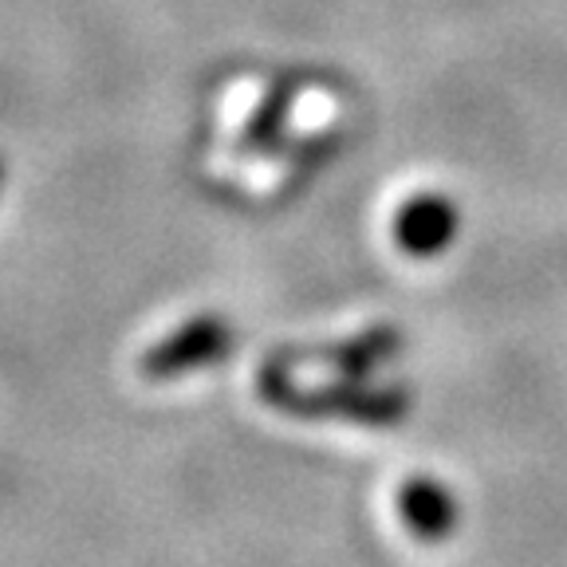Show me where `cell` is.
<instances>
[{
	"label": "cell",
	"instance_id": "obj_1",
	"mask_svg": "<svg viewBox=\"0 0 567 567\" xmlns=\"http://www.w3.org/2000/svg\"><path fill=\"white\" fill-rule=\"evenodd\" d=\"M260 399L268 406L284 410L296 417H331V422H354V425H399L406 417L410 402L394 386H363L359 379H343L323 390H300L292 386L288 371L268 363L260 371Z\"/></svg>",
	"mask_w": 567,
	"mask_h": 567
},
{
	"label": "cell",
	"instance_id": "obj_3",
	"mask_svg": "<svg viewBox=\"0 0 567 567\" xmlns=\"http://www.w3.org/2000/svg\"><path fill=\"white\" fill-rule=\"evenodd\" d=\"M461 213L445 194H417L394 213V240L406 257L434 260L457 240Z\"/></svg>",
	"mask_w": 567,
	"mask_h": 567
},
{
	"label": "cell",
	"instance_id": "obj_5",
	"mask_svg": "<svg viewBox=\"0 0 567 567\" xmlns=\"http://www.w3.org/2000/svg\"><path fill=\"white\" fill-rule=\"evenodd\" d=\"M402 347V336L394 328H371L363 336H354L351 343L331 347L323 359L336 367L343 379H367L371 371H379L382 363H390Z\"/></svg>",
	"mask_w": 567,
	"mask_h": 567
},
{
	"label": "cell",
	"instance_id": "obj_4",
	"mask_svg": "<svg viewBox=\"0 0 567 567\" xmlns=\"http://www.w3.org/2000/svg\"><path fill=\"white\" fill-rule=\"evenodd\" d=\"M399 516L422 544L450 540L461 524V505L450 485L434 477H410L399 488Z\"/></svg>",
	"mask_w": 567,
	"mask_h": 567
},
{
	"label": "cell",
	"instance_id": "obj_6",
	"mask_svg": "<svg viewBox=\"0 0 567 567\" xmlns=\"http://www.w3.org/2000/svg\"><path fill=\"white\" fill-rule=\"evenodd\" d=\"M288 106H292V87H288V83L276 87L272 95L260 103V111L248 118V131H245V142L252 151L276 146V138H280V131H284V118H288Z\"/></svg>",
	"mask_w": 567,
	"mask_h": 567
},
{
	"label": "cell",
	"instance_id": "obj_2",
	"mask_svg": "<svg viewBox=\"0 0 567 567\" xmlns=\"http://www.w3.org/2000/svg\"><path fill=\"white\" fill-rule=\"evenodd\" d=\"M233 347V328L221 316H197L189 323H182L177 331H169L166 339L151 347L138 359V371L151 382H169L177 374L209 367L217 359H225Z\"/></svg>",
	"mask_w": 567,
	"mask_h": 567
},
{
	"label": "cell",
	"instance_id": "obj_7",
	"mask_svg": "<svg viewBox=\"0 0 567 567\" xmlns=\"http://www.w3.org/2000/svg\"><path fill=\"white\" fill-rule=\"evenodd\" d=\"M0 186H4V158H0Z\"/></svg>",
	"mask_w": 567,
	"mask_h": 567
}]
</instances>
